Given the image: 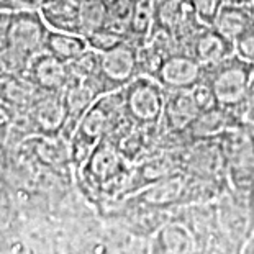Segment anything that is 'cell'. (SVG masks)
<instances>
[{"label": "cell", "instance_id": "3", "mask_svg": "<svg viewBox=\"0 0 254 254\" xmlns=\"http://www.w3.org/2000/svg\"><path fill=\"white\" fill-rule=\"evenodd\" d=\"M123 104L128 120L139 127H159L163 120L166 89L148 75H138L123 87Z\"/></svg>", "mask_w": 254, "mask_h": 254}, {"label": "cell", "instance_id": "1", "mask_svg": "<svg viewBox=\"0 0 254 254\" xmlns=\"http://www.w3.org/2000/svg\"><path fill=\"white\" fill-rule=\"evenodd\" d=\"M254 77V64L233 55L217 66L205 69V82L220 107L235 110L246 97Z\"/></svg>", "mask_w": 254, "mask_h": 254}, {"label": "cell", "instance_id": "23", "mask_svg": "<svg viewBox=\"0 0 254 254\" xmlns=\"http://www.w3.org/2000/svg\"><path fill=\"white\" fill-rule=\"evenodd\" d=\"M251 8H253V13H254V5H253V7H251Z\"/></svg>", "mask_w": 254, "mask_h": 254}, {"label": "cell", "instance_id": "19", "mask_svg": "<svg viewBox=\"0 0 254 254\" xmlns=\"http://www.w3.org/2000/svg\"><path fill=\"white\" fill-rule=\"evenodd\" d=\"M193 8V12L197 13V17L207 25H212L220 8L228 2V0H189Z\"/></svg>", "mask_w": 254, "mask_h": 254}, {"label": "cell", "instance_id": "5", "mask_svg": "<svg viewBox=\"0 0 254 254\" xmlns=\"http://www.w3.org/2000/svg\"><path fill=\"white\" fill-rule=\"evenodd\" d=\"M25 74L30 84L45 94H61L71 82L69 64L48 51H43L31 59Z\"/></svg>", "mask_w": 254, "mask_h": 254}, {"label": "cell", "instance_id": "6", "mask_svg": "<svg viewBox=\"0 0 254 254\" xmlns=\"http://www.w3.org/2000/svg\"><path fill=\"white\" fill-rule=\"evenodd\" d=\"M205 77V69L189 53H176L161 66L156 80L166 90H192Z\"/></svg>", "mask_w": 254, "mask_h": 254}, {"label": "cell", "instance_id": "22", "mask_svg": "<svg viewBox=\"0 0 254 254\" xmlns=\"http://www.w3.org/2000/svg\"><path fill=\"white\" fill-rule=\"evenodd\" d=\"M231 3H238V5H246V7H253L254 0H228Z\"/></svg>", "mask_w": 254, "mask_h": 254}, {"label": "cell", "instance_id": "8", "mask_svg": "<svg viewBox=\"0 0 254 254\" xmlns=\"http://www.w3.org/2000/svg\"><path fill=\"white\" fill-rule=\"evenodd\" d=\"M190 55L202 64L203 69H210L235 55V43L225 38L212 25H207L193 41Z\"/></svg>", "mask_w": 254, "mask_h": 254}, {"label": "cell", "instance_id": "11", "mask_svg": "<svg viewBox=\"0 0 254 254\" xmlns=\"http://www.w3.org/2000/svg\"><path fill=\"white\" fill-rule=\"evenodd\" d=\"M212 26L230 41H236L241 35L254 28V13L251 7L226 2L215 17Z\"/></svg>", "mask_w": 254, "mask_h": 254}, {"label": "cell", "instance_id": "15", "mask_svg": "<svg viewBox=\"0 0 254 254\" xmlns=\"http://www.w3.org/2000/svg\"><path fill=\"white\" fill-rule=\"evenodd\" d=\"M109 7L107 0H85L80 2V33L89 36L99 30L107 28Z\"/></svg>", "mask_w": 254, "mask_h": 254}, {"label": "cell", "instance_id": "21", "mask_svg": "<svg viewBox=\"0 0 254 254\" xmlns=\"http://www.w3.org/2000/svg\"><path fill=\"white\" fill-rule=\"evenodd\" d=\"M45 0H0V8H5L13 13L40 12Z\"/></svg>", "mask_w": 254, "mask_h": 254}, {"label": "cell", "instance_id": "12", "mask_svg": "<svg viewBox=\"0 0 254 254\" xmlns=\"http://www.w3.org/2000/svg\"><path fill=\"white\" fill-rule=\"evenodd\" d=\"M45 51L51 53L53 56H56L61 61L69 64L75 61V59H79L85 51H89V43L82 35L50 28L46 36Z\"/></svg>", "mask_w": 254, "mask_h": 254}, {"label": "cell", "instance_id": "4", "mask_svg": "<svg viewBox=\"0 0 254 254\" xmlns=\"http://www.w3.org/2000/svg\"><path fill=\"white\" fill-rule=\"evenodd\" d=\"M100 71L110 92L120 90L139 75V48L125 41L107 53H100Z\"/></svg>", "mask_w": 254, "mask_h": 254}, {"label": "cell", "instance_id": "10", "mask_svg": "<svg viewBox=\"0 0 254 254\" xmlns=\"http://www.w3.org/2000/svg\"><path fill=\"white\" fill-rule=\"evenodd\" d=\"M40 13L51 30L82 35L79 0H45Z\"/></svg>", "mask_w": 254, "mask_h": 254}, {"label": "cell", "instance_id": "16", "mask_svg": "<svg viewBox=\"0 0 254 254\" xmlns=\"http://www.w3.org/2000/svg\"><path fill=\"white\" fill-rule=\"evenodd\" d=\"M134 3H136V0H107V7H109L107 28L115 30L127 38V30L129 20H131Z\"/></svg>", "mask_w": 254, "mask_h": 254}, {"label": "cell", "instance_id": "9", "mask_svg": "<svg viewBox=\"0 0 254 254\" xmlns=\"http://www.w3.org/2000/svg\"><path fill=\"white\" fill-rule=\"evenodd\" d=\"M235 127L236 122L233 112L217 105L213 109L200 112L186 133L189 141H198V139L220 138L225 131Z\"/></svg>", "mask_w": 254, "mask_h": 254}, {"label": "cell", "instance_id": "17", "mask_svg": "<svg viewBox=\"0 0 254 254\" xmlns=\"http://www.w3.org/2000/svg\"><path fill=\"white\" fill-rule=\"evenodd\" d=\"M85 40H87L90 50L99 51V53H107V51L113 50V48L120 46L122 43H125L127 38H125V35L118 33L115 30L104 28V30L95 31V33H92L89 36H85Z\"/></svg>", "mask_w": 254, "mask_h": 254}, {"label": "cell", "instance_id": "13", "mask_svg": "<svg viewBox=\"0 0 254 254\" xmlns=\"http://www.w3.org/2000/svg\"><path fill=\"white\" fill-rule=\"evenodd\" d=\"M154 25V0H136L127 30V41L138 48L143 46L153 33Z\"/></svg>", "mask_w": 254, "mask_h": 254}, {"label": "cell", "instance_id": "18", "mask_svg": "<svg viewBox=\"0 0 254 254\" xmlns=\"http://www.w3.org/2000/svg\"><path fill=\"white\" fill-rule=\"evenodd\" d=\"M235 115L236 127L245 128L246 131L253 133L254 131V77L253 82L250 85L246 97L243 99V102L236 107L235 110H231Z\"/></svg>", "mask_w": 254, "mask_h": 254}, {"label": "cell", "instance_id": "7", "mask_svg": "<svg viewBox=\"0 0 254 254\" xmlns=\"http://www.w3.org/2000/svg\"><path fill=\"white\" fill-rule=\"evenodd\" d=\"M200 112L192 90H166L164 113L159 127L164 131L186 133Z\"/></svg>", "mask_w": 254, "mask_h": 254}, {"label": "cell", "instance_id": "20", "mask_svg": "<svg viewBox=\"0 0 254 254\" xmlns=\"http://www.w3.org/2000/svg\"><path fill=\"white\" fill-rule=\"evenodd\" d=\"M235 55L254 64V28L246 31L235 41Z\"/></svg>", "mask_w": 254, "mask_h": 254}, {"label": "cell", "instance_id": "14", "mask_svg": "<svg viewBox=\"0 0 254 254\" xmlns=\"http://www.w3.org/2000/svg\"><path fill=\"white\" fill-rule=\"evenodd\" d=\"M192 12L193 8L189 0H154V26L172 33Z\"/></svg>", "mask_w": 254, "mask_h": 254}, {"label": "cell", "instance_id": "2", "mask_svg": "<svg viewBox=\"0 0 254 254\" xmlns=\"http://www.w3.org/2000/svg\"><path fill=\"white\" fill-rule=\"evenodd\" d=\"M48 31L50 26L45 23L40 12L13 13L3 45L20 71L25 72L31 59L45 51Z\"/></svg>", "mask_w": 254, "mask_h": 254}, {"label": "cell", "instance_id": "24", "mask_svg": "<svg viewBox=\"0 0 254 254\" xmlns=\"http://www.w3.org/2000/svg\"><path fill=\"white\" fill-rule=\"evenodd\" d=\"M79 2H85V0H79Z\"/></svg>", "mask_w": 254, "mask_h": 254}]
</instances>
